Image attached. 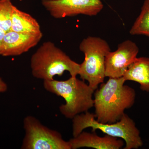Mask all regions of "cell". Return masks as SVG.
Masks as SVG:
<instances>
[{
    "instance_id": "7",
    "label": "cell",
    "mask_w": 149,
    "mask_h": 149,
    "mask_svg": "<svg viewBox=\"0 0 149 149\" xmlns=\"http://www.w3.org/2000/svg\"><path fill=\"white\" fill-rule=\"evenodd\" d=\"M42 4L51 16L56 19L79 15L95 16L104 6L101 0H42Z\"/></svg>"
},
{
    "instance_id": "2",
    "label": "cell",
    "mask_w": 149,
    "mask_h": 149,
    "mask_svg": "<svg viewBox=\"0 0 149 149\" xmlns=\"http://www.w3.org/2000/svg\"><path fill=\"white\" fill-rule=\"evenodd\" d=\"M43 86L48 92L64 99L65 104L61 105L59 109L66 118L72 119L94 107L93 97L95 91L84 80L76 77H71L65 80H45Z\"/></svg>"
},
{
    "instance_id": "8",
    "label": "cell",
    "mask_w": 149,
    "mask_h": 149,
    "mask_svg": "<svg viewBox=\"0 0 149 149\" xmlns=\"http://www.w3.org/2000/svg\"><path fill=\"white\" fill-rule=\"evenodd\" d=\"M139 51L136 43L131 40H126L119 44L117 49L110 52L106 57V77H123L128 67L137 58Z\"/></svg>"
},
{
    "instance_id": "1",
    "label": "cell",
    "mask_w": 149,
    "mask_h": 149,
    "mask_svg": "<svg viewBox=\"0 0 149 149\" xmlns=\"http://www.w3.org/2000/svg\"><path fill=\"white\" fill-rule=\"evenodd\" d=\"M123 77L109 78L94 93L95 116L103 123H112L120 120L125 110L133 106L136 93L133 88L124 85Z\"/></svg>"
},
{
    "instance_id": "13",
    "label": "cell",
    "mask_w": 149,
    "mask_h": 149,
    "mask_svg": "<svg viewBox=\"0 0 149 149\" xmlns=\"http://www.w3.org/2000/svg\"><path fill=\"white\" fill-rule=\"evenodd\" d=\"M130 35H143L149 38V0H145L141 13L130 30Z\"/></svg>"
},
{
    "instance_id": "3",
    "label": "cell",
    "mask_w": 149,
    "mask_h": 149,
    "mask_svg": "<svg viewBox=\"0 0 149 149\" xmlns=\"http://www.w3.org/2000/svg\"><path fill=\"white\" fill-rule=\"evenodd\" d=\"M30 67L32 75L37 79L54 80L65 71L71 77L78 75L80 64L72 60L64 52L50 41L45 42L32 56Z\"/></svg>"
},
{
    "instance_id": "15",
    "label": "cell",
    "mask_w": 149,
    "mask_h": 149,
    "mask_svg": "<svg viewBox=\"0 0 149 149\" xmlns=\"http://www.w3.org/2000/svg\"><path fill=\"white\" fill-rule=\"evenodd\" d=\"M8 86L5 82L0 77V93H4L7 91Z\"/></svg>"
},
{
    "instance_id": "6",
    "label": "cell",
    "mask_w": 149,
    "mask_h": 149,
    "mask_svg": "<svg viewBox=\"0 0 149 149\" xmlns=\"http://www.w3.org/2000/svg\"><path fill=\"white\" fill-rule=\"evenodd\" d=\"M25 135L22 149H71L69 141L61 134L43 125L36 118L28 116L23 120Z\"/></svg>"
},
{
    "instance_id": "5",
    "label": "cell",
    "mask_w": 149,
    "mask_h": 149,
    "mask_svg": "<svg viewBox=\"0 0 149 149\" xmlns=\"http://www.w3.org/2000/svg\"><path fill=\"white\" fill-rule=\"evenodd\" d=\"M79 49L85 58L80 64L78 74L96 91L106 77V57L111 52L110 48L106 41L100 37L90 36L83 39Z\"/></svg>"
},
{
    "instance_id": "12",
    "label": "cell",
    "mask_w": 149,
    "mask_h": 149,
    "mask_svg": "<svg viewBox=\"0 0 149 149\" xmlns=\"http://www.w3.org/2000/svg\"><path fill=\"white\" fill-rule=\"evenodd\" d=\"M10 30L21 33H37L42 32L40 24L29 14L14 6L12 13Z\"/></svg>"
},
{
    "instance_id": "14",
    "label": "cell",
    "mask_w": 149,
    "mask_h": 149,
    "mask_svg": "<svg viewBox=\"0 0 149 149\" xmlns=\"http://www.w3.org/2000/svg\"><path fill=\"white\" fill-rule=\"evenodd\" d=\"M14 6L11 0H0V27L6 32L10 30Z\"/></svg>"
},
{
    "instance_id": "10",
    "label": "cell",
    "mask_w": 149,
    "mask_h": 149,
    "mask_svg": "<svg viewBox=\"0 0 149 149\" xmlns=\"http://www.w3.org/2000/svg\"><path fill=\"white\" fill-rule=\"evenodd\" d=\"M71 149L90 148L97 149H119L124 146V141L116 137L106 135L100 137L95 132L83 131L76 137L69 140Z\"/></svg>"
},
{
    "instance_id": "11",
    "label": "cell",
    "mask_w": 149,
    "mask_h": 149,
    "mask_svg": "<svg viewBox=\"0 0 149 149\" xmlns=\"http://www.w3.org/2000/svg\"><path fill=\"white\" fill-rule=\"evenodd\" d=\"M123 77L139 83L142 91L149 92V58H136Z\"/></svg>"
},
{
    "instance_id": "16",
    "label": "cell",
    "mask_w": 149,
    "mask_h": 149,
    "mask_svg": "<svg viewBox=\"0 0 149 149\" xmlns=\"http://www.w3.org/2000/svg\"><path fill=\"white\" fill-rule=\"evenodd\" d=\"M6 32L1 27H0V48L2 43L3 39L4 37Z\"/></svg>"
},
{
    "instance_id": "4",
    "label": "cell",
    "mask_w": 149,
    "mask_h": 149,
    "mask_svg": "<svg viewBox=\"0 0 149 149\" xmlns=\"http://www.w3.org/2000/svg\"><path fill=\"white\" fill-rule=\"evenodd\" d=\"M72 136L76 137L84 129H92V132L100 130L109 136L120 138L125 143L124 149H138L143 145L140 131L135 122L127 114L112 123H103L96 119L95 114L89 112L77 115L72 119Z\"/></svg>"
},
{
    "instance_id": "9",
    "label": "cell",
    "mask_w": 149,
    "mask_h": 149,
    "mask_svg": "<svg viewBox=\"0 0 149 149\" xmlns=\"http://www.w3.org/2000/svg\"><path fill=\"white\" fill-rule=\"evenodd\" d=\"M42 37V32L21 33L10 30L6 32L3 39L0 48V55H21L37 45Z\"/></svg>"
}]
</instances>
